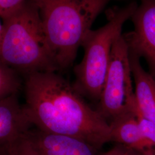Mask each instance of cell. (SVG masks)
<instances>
[{
    "label": "cell",
    "mask_w": 155,
    "mask_h": 155,
    "mask_svg": "<svg viewBox=\"0 0 155 155\" xmlns=\"http://www.w3.org/2000/svg\"><path fill=\"white\" fill-rule=\"evenodd\" d=\"M110 142L121 144L144 155H155L152 147L144 137L133 111L118 117L109 123Z\"/></svg>",
    "instance_id": "cell-9"
},
{
    "label": "cell",
    "mask_w": 155,
    "mask_h": 155,
    "mask_svg": "<svg viewBox=\"0 0 155 155\" xmlns=\"http://www.w3.org/2000/svg\"><path fill=\"white\" fill-rule=\"evenodd\" d=\"M32 126L16 94L0 100V149L28 133Z\"/></svg>",
    "instance_id": "cell-8"
},
{
    "label": "cell",
    "mask_w": 155,
    "mask_h": 155,
    "mask_svg": "<svg viewBox=\"0 0 155 155\" xmlns=\"http://www.w3.org/2000/svg\"><path fill=\"white\" fill-rule=\"evenodd\" d=\"M58 70L72 66L83 39L110 0H31Z\"/></svg>",
    "instance_id": "cell-2"
},
{
    "label": "cell",
    "mask_w": 155,
    "mask_h": 155,
    "mask_svg": "<svg viewBox=\"0 0 155 155\" xmlns=\"http://www.w3.org/2000/svg\"><path fill=\"white\" fill-rule=\"evenodd\" d=\"M100 155H144L121 144H116L105 152H101Z\"/></svg>",
    "instance_id": "cell-15"
},
{
    "label": "cell",
    "mask_w": 155,
    "mask_h": 155,
    "mask_svg": "<svg viewBox=\"0 0 155 155\" xmlns=\"http://www.w3.org/2000/svg\"><path fill=\"white\" fill-rule=\"evenodd\" d=\"M2 29H3V26H2V24H1V22H0V40H1V36H2Z\"/></svg>",
    "instance_id": "cell-16"
},
{
    "label": "cell",
    "mask_w": 155,
    "mask_h": 155,
    "mask_svg": "<svg viewBox=\"0 0 155 155\" xmlns=\"http://www.w3.org/2000/svg\"><path fill=\"white\" fill-rule=\"evenodd\" d=\"M0 59L17 72L58 70L45 38L39 9L31 0L3 20Z\"/></svg>",
    "instance_id": "cell-3"
},
{
    "label": "cell",
    "mask_w": 155,
    "mask_h": 155,
    "mask_svg": "<svg viewBox=\"0 0 155 155\" xmlns=\"http://www.w3.org/2000/svg\"><path fill=\"white\" fill-rule=\"evenodd\" d=\"M138 5L132 2L123 7H113L106 12L107 22L96 30L90 29L82 44L84 53L74 68L73 87L83 98L98 102L109 66L114 41L121 35L125 22L131 18Z\"/></svg>",
    "instance_id": "cell-4"
},
{
    "label": "cell",
    "mask_w": 155,
    "mask_h": 155,
    "mask_svg": "<svg viewBox=\"0 0 155 155\" xmlns=\"http://www.w3.org/2000/svg\"><path fill=\"white\" fill-rule=\"evenodd\" d=\"M27 135L40 155H100V150L82 140L67 135L29 130Z\"/></svg>",
    "instance_id": "cell-7"
},
{
    "label": "cell",
    "mask_w": 155,
    "mask_h": 155,
    "mask_svg": "<svg viewBox=\"0 0 155 155\" xmlns=\"http://www.w3.org/2000/svg\"><path fill=\"white\" fill-rule=\"evenodd\" d=\"M0 155H40L26 133L13 143L1 148Z\"/></svg>",
    "instance_id": "cell-12"
},
{
    "label": "cell",
    "mask_w": 155,
    "mask_h": 155,
    "mask_svg": "<svg viewBox=\"0 0 155 155\" xmlns=\"http://www.w3.org/2000/svg\"><path fill=\"white\" fill-rule=\"evenodd\" d=\"M127 43L121 34L113 43L97 110L108 123L133 111L136 102Z\"/></svg>",
    "instance_id": "cell-5"
},
{
    "label": "cell",
    "mask_w": 155,
    "mask_h": 155,
    "mask_svg": "<svg viewBox=\"0 0 155 155\" xmlns=\"http://www.w3.org/2000/svg\"><path fill=\"white\" fill-rule=\"evenodd\" d=\"M25 91L24 106L38 129L77 137L99 150L110 142L109 123L61 75L54 71L30 73Z\"/></svg>",
    "instance_id": "cell-1"
},
{
    "label": "cell",
    "mask_w": 155,
    "mask_h": 155,
    "mask_svg": "<svg viewBox=\"0 0 155 155\" xmlns=\"http://www.w3.org/2000/svg\"><path fill=\"white\" fill-rule=\"evenodd\" d=\"M26 0H0V17L2 20L16 12Z\"/></svg>",
    "instance_id": "cell-14"
},
{
    "label": "cell",
    "mask_w": 155,
    "mask_h": 155,
    "mask_svg": "<svg viewBox=\"0 0 155 155\" xmlns=\"http://www.w3.org/2000/svg\"><path fill=\"white\" fill-rule=\"evenodd\" d=\"M140 1L130 18L134 30L123 36L129 51L144 58L155 79V0Z\"/></svg>",
    "instance_id": "cell-6"
},
{
    "label": "cell",
    "mask_w": 155,
    "mask_h": 155,
    "mask_svg": "<svg viewBox=\"0 0 155 155\" xmlns=\"http://www.w3.org/2000/svg\"><path fill=\"white\" fill-rule=\"evenodd\" d=\"M136 105L140 112L155 123V79L141 66L140 58L129 51Z\"/></svg>",
    "instance_id": "cell-10"
},
{
    "label": "cell",
    "mask_w": 155,
    "mask_h": 155,
    "mask_svg": "<svg viewBox=\"0 0 155 155\" xmlns=\"http://www.w3.org/2000/svg\"><path fill=\"white\" fill-rule=\"evenodd\" d=\"M143 134L155 152V123L147 118L140 112L136 104L133 109Z\"/></svg>",
    "instance_id": "cell-13"
},
{
    "label": "cell",
    "mask_w": 155,
    "mask_h": 155,
    "mask_svg": "<svg viewBox=\"0 0 155 155\" xmlns=\"http://www.w3.org/2000/svg\"><path fill=\"white\" fill-rule=\"evenodd\" d=\"M20 87L18 72L0 59V100L16 95Z\"/></svg>",
    "instance_id": "cell-11"
}]
</instances>
